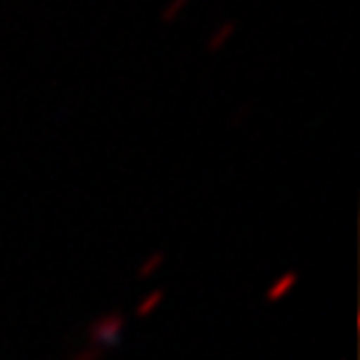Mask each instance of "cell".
<instances>
[{
    "label": "cell",
    "mask_w": 360,
    "mask_h": 360,
    "mask_svg": "<svg viewBox=\"0 0 360 360\" xmlns=\"http://www.w3.org/2000/svg\"><path fill=\"white\" fill-rule=\"evenodd\" d=\"M232 32H235V22L221 25V30H219L214 38L208 40V51H219V49H221V43H224L227 38H232Z\"/></svg>",
    "instance_id": "obj_4"
},
{
    "label": "cell",
    "mask_w": 360,
    "mask_h": 360,
    "mask_svg": "<svg viewBox=\"0 0 360 360\" xmlns=\"http://www.w3.org/2000/svg\"><path fill=\"white\" fill-rule=\"evenodd\" d=\"M296 281H299V272L296 270L285 272L283 278H278V281L267 288V302H281V299H283V296L296 285Z\"/></svg>",
    "instance_id": "obj_2"
},
{
    "label": "cell",
    "mask_w": 360,
    "mask_h": 360,
    "mask_svg": "<svg viewBox=\"0 0 360 360\" xmlns=\"http://www.w3.org/2000/svg\"><path fill=\"white\" fill-rule=\"evenodd\" d=\"M104 355V349H99V347H83L80 352H75L70 360H99Z\"/></svg>",
    "instance_id": "obj_7"
},
{
    "label": "cell",
    "mask_w": 360,
    "mask_h": 360,
    "mask_svg": "<svg viewBox=\"0 0 360 360\" xmlns=\"http://www.w3.org/2000/svg\"><path fill=\"white\" fill-rule=\"evenodd\" d=\"M163 299H166V291H163V288H155L153 294L144 296L142 302H139V307H136V315H139V318H147V315H153L155 309H158V304H160Z\"/></svg>",
    "instance_id": "obj_3"
},
{
    "label": "cell",
    "mask_w": 360,
    "mask_h": 360,
    "mask_svg": "<svg viewBox=\"0 0 360 360\" xmlns=\"http://www.w3.org/2000/svg\"><path fill=\"white\" fill-rule=\"evenodd\" d=\"M187 3H190V0H171V3H168V8L163 11V16H160V19H163V22H174V19L179 16V11L184 8V6H187Z\"/></svg>",
    "instance_id": "obj_6"
},
{
    "label": "cell",
    "mask_w": 360,
    "mask_h": 360,
    "mask_svg": "<svg viewBox=\"0 0 360 360\" xmlns=\"http://www.w3.org/2000/svg\"><path fill=\"white\" fill-rule=\"evenodd\" d=\"M123 334H126V315H123L120 309L107 312V315L96 318V321L89 326L91 345H94V347H99V349L117 347V345L123 342Z\"/></svg>",
    "instance_id": "obj_1"
},
{
    "label": "cell",
    "mask_w": 360,
    "mask_h": 360,
    "mask_svg": "<svg viewBox=\"0 0 360 360\" xmlns=\"http://www.w3.org/2000/svg\"><path fill=\"white\" fill-rule=\"evenodd\" d=\"M160 264H163V254L158 251V254H153V257H150V259H147V262L142 264V270H139V278H150V275H153V272L158 270Z\"/></svg>",
    "instance_id": "obj_5"
}]
</instances>
